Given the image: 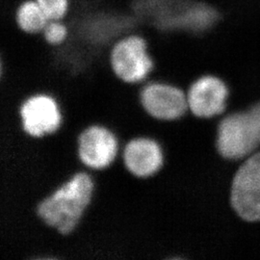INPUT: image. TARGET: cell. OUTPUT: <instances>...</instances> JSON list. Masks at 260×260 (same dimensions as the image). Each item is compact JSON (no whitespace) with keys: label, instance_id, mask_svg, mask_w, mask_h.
Here are the masks:
<instances>
[{"label":"cell","instance_id":"8","mask_svg":"<svg viewBox=\"0 0 260 260\" xmlns=\"http://www.w3.org/2000/svg\"><path fill=\"white\" fill-rule=\"evenodd\" d=\"M189 112L199 119H210L223 113L229 89L223 80L211 75L198 77L186 91Z\"/></svg>","mask_w":260,"mask_h":260},{"label":"cell","instance_id":"4","mask_svg":"<svg viewBox=\"0 0 260 260\" xmlns=\"http://www.w3.org/2000/svg\"><path fill=\"white\" fill-rule=\"evenodd\" d=\"M139 100L146 113L157 121L180 120L189 112L186 91L174 84L145 81L140 84Z\"/></svg>","mask_w":260,"mask_h":260},{"label":"cell","instance_id":"9","mask_svg":"<svg viewBox=\"0 0 260 260\" xmlns=\"http://www.w3.org/2000/svg\"><path fill=\"white\" fill-rule=\"evenodd\" d=\"M119 156L130 174L139 178L156 175L165 161L160 143L148 136L130 139L121 149Z\"/></svg>","mask_w":260,"mask_h":260},{"label":"cell","instance_id":"7","mask_svg":"<svg viewBox=\"0 0 260 260\" xmlns=\"http://www.w3.org/2000/svg\"><path fill=\"white\" fill-rule=\"evenodd\" d=\"M231 202L242 219L260 220V152L252 154L239 168L233 178Z\"/></svg>","mask_w":260,"mask_h":260},{"label":"cell","instance_id":"1","mask_svg":"<svg viewBox=\"0 0 260 260\" xmlns=\"http://www.w3.org/2000/svg\"><path fill=\"white\" fill-rule=\"evenodd\" d=\"M94 181L91 172L81 170L36 206V216L46 228L66 237L75 233L93 200Z\"/></svg>","mask_w":260,"mask_h":260},{"label":"cell","instance_id":"2","mask_svg":"<svg viewBox=\"0 0 260 260\" xmlns=\"http://www.w3.org/2000/svg\"><path fill=\"white\" fill-rule=\"evenodd\" d=\"M216 146L219 153L226 159L251 155L260 146V103L222 120L218 126Z\"/></svg>","mask_w":260,"mask_h":260},{"label":"cell","instance_id":"10","mask_svg":"<svg viewBox=\"0 0 260 260\" xmlns=\"http://www.w3.org/2000/svg\"><path fill=\"white\" fill-rule=\"evenodd\" d=\"M18 27L27 34H41L46 27L48 19L36 0H24L15 13Z\"/></svg>","mask_w":260,"mask_h":260},{"label":"cell","instance_id":"5","mask_svg":"<svg viewBox=\"0 0 260 260\" xmlns=\"http://www.w3.org/2000/svg\"><path fill=\"white\" fill-rule=\"evenodd\" d=\"M77 155L88 171L110 167L119 157L121 146L117 135L103 124H91L77 136Z\"/></svg>","mask_w":260,"mask_h":260},{"label":"cell","instance_id":"11","mask_svg":"<svg viewBox=\"0 0 260 260\" xmlns=\"http://www.w3.org/2000/svg\"><path fill=\"white\" fill-rule=\"evenodd\" d=\"M41 35L49 46L59 47L70 37V27L65 20H48Z\"/></svg>","mask_w":260,"mask_h":260},{"label":"cell","instance_id":"6","mask_svg":"<svg viewBox=\"0 0 260 260\" xmlns=\"http://www.w3.org/2000/svg\"><path fill=\"white\" fill-rule=\"evenodd\" d=\"M19 115L21 129L33 138L53 134L63 123L60 104L54 96L47 93L28 96L21 103Z\"/></svg>","mask_w":260,"mask_h":260},{"label":"cell","instance_id":"12","mask_svg":"<svg viewBox=\"0 0 260 260\" xmlns=\"http://www.w3.org/2000/svg\"><path fill=\"white\" fill-rule=\"evenodd\" d=\"M48 20H64L70 7V0H36Z\"/></svg>","mask_w":260,"mask_h":260},{"label":"cell","instance_id":"3","mask_svg":"<svg viewBox=\"0 0 260 260\" xmlns=\"http://www.w3.org/2000/svg\"><path fill=\"white\" fill-rule=\"evenodd\" d=\"M109 63L121 81L133 85L144 83L154 70L148 41L136 33L127 34L113 44Z\"/></svg>","mask_w":260,"mask_h":260}]
</instances>
